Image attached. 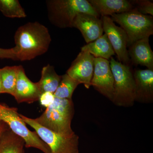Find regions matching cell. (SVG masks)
I'll list each match as a JSON object with an SVG mask.
<instances>
[{
  "label": "cell",
  "instance_id": "obj_1",
  "mask_svg": "<svg viewBox=\"0 0 153 153\" xmlns=\"http://www.w3.org/2000/svg\"><path fill=\"white\" fill-rule=\"evenodd\" d=\"M14 41L17 60L24 61L46 53L52 38L47 27L38 22H30L17 29Z\"/></svg>",
  "mask_w": 153,
  "mask_h": 153
},
{
  "label": "cell",
  "instance_id": "obj_2",
  "mask_svg": "<svg viewBox=\"0 0 153 153\" xmlns=\"http://www.w3.org/2000/svg\"><path fill=\"white\" fill-rule=\"evenodd\" d=\"M46 3L49 22L61 29L72 27L78 14L100 17L88 0H47Z\"/></svg>",
  "mask_w": 153,
  "mask_h": 153
},
{
  "label": "cell",
  "instance_id": "obj_3",
  "mask_svg": "<svg viewBox=\"0 0 153 153\" xmlns=\"http://www.w3.org/2000/svg\"><path fill=\"white\" fill-rule=\"evenodd\" d=\"M74 114L72 99L55 97L53 103L46 108L40 117L34 120L40 125L55 132L71 136L75 134L71 127Z\"/></svg>",
  "mask_w": 153,
  "mask_h": 153
},
{
  "label": "cell",
  "instance_id": "obj_4",
  "mask_svg": "<svg viewBox=\"0 0 153 153\" xmlns=\"http://www.w3.org/2000/svg\"><path fill=\"white\" fill-rule=\"evenodd\" d=\"M109 62L114 78L113 103L118 106H133L135 102V83L131 66L120 63L113 57Z\"/></svg>",
  "mask_w": 153,
  "mask_h": 153
},
{
  "label": "cell",
  "instance_id": "obj_5",
  "mask_svg": "<svg viewBox=\"0 0 153 153\" xmlns=\"http://www.w3.org/2000/svg\"><path fill=\"white\" fill-rule=\"evenodd\" d=\"M111 18L120 25L128 38L127 47L134 42L153 34V18L149 15L140 13L134 8L122 13L114 14Z\"/></svg>",
  "mask_w": 153,
  "mask_h": 153
},
{
  "label": "cell",
  "instance_id": "obj_6",
  "mask_svg": "<svg viewBox=\"0 0 153 153\" xmlns=\"http://www.w3.org/2000/svg\"><path fill=\"white\" fill-rule=\"evenodd\" d=\"M0 120L7 124L14 134L24 140L25 147L36 148L44 153H51L49 146L40 139L37 133L28 128L16 108L0 103Z\"/></svg>",
  "mask_w": 153,
  "mask_h": 153
},
{
  "label": "cell",
  "instance_id": "obj_7",
  "mask_svg": "<svg viewBox=\"0 0 153 153\" xmlns=\"http://www.w3.org/2000/svg\"><path fill=\"white\" fill-rule=\"evenodd\" d=\"M27 124L33 128L40 139L49 146L51 153H79V139L74 134L66 136L57 133L40 125L34 119L20 114Z\"/></svg>",
  "mask_w": 153,
  "mask_h": 153
},
{
  "label": "cell",
  "instance_id": "obj_8",
  "mask_svg": "<svg viewBox=\"0 0 153 153\" xmlns=\"http://www.w3.org/2000/svg\"><path fill=\"white\" fill-rule=\"evenodd\" d=\"M103 32L106 34L118 61L131 66L128 51V38L123 29L117 26L109 16H102Z\"/></svg>",
  "mask_w": 153,
  "mask_h": 153
},
{
  "label": "cell",
  "instance_id": "obj_9",
  "mask_svg": "<svg viewBox=\"0 0 153 153\" xmlns=\"http://www.w3.org/2000/svg\"><path fill=\"white\" fill-rule=\"evenodd\" d=\"M91 85L100 93L112 102L114 94V78L109 60L94 57Z\"/></svg>",
  "mask_w": 153,
  "mask_h": 153
},
{
  "label": "cell",
  "instance_id": "obj_10",
  "mask_svg": "<svg viewBox=\"0 0 153 153\" xmlns=\"http://www.w3.org/2000/svg\"><path fill=\"white\" fill-rule=\"evenodd\" d=\"M94 57L88 52L81 51L66 71V74L88 89L91 86L94 69Z\"/></svg>",
  "mask_w": 153,
  "mask_h": 153
},
{
  "label": "cell",
  "instance_id": "obj_11",
  "mask_svg": "<svg viewBox=\"0 0 153 153\" xmlns=\"http://www.w3.org/2000/svg\"><path fill=\"white\" fill-rule=\"evenodd\" d=\"M41 94L38 82L30 80L26 75L25 69L19 66L18 79L13 97L17 102L33 103L38 101Z\"/></svg>",
  "mask_w": 153,
  "mask_h": 153
},
{
  "label": "cell",
  "instance_id": "obj_12",
  "mask_svg": "<svg viewBox=\"0 0 153 153\" xmlns=\"http://www.w3.org/2000/svg\"><path fill=\"white\" fill-rule=\"evenodd\" d=\"M72 27L81 32L87 44L95 41L104 33L101 19L88 14H78L73 22Z\"/></svg>",
  "mask_w": 153,
  "mask_h": 153
},
{
  "label": "cell",
  "instance_id": "obj_13",
  "mask_svg": "<svg viewBox=\"0 0 153 153\" xmlns=\"http://www.w3.org/2000/svg\"><path fill=\"white\" fill-rule=\"evenodd\" d=\"M135 83V102L151 103L153 102V70L135 69L133 71Z\"/></svg>",
  "mask_w": 153,
  "mask_h": 153
},
{
  "label": "cell",
  "instance_id": "obj_14",
  "mask_svg": "<svg viewBox=\"0 0 153 153\" xmlns=\"http://www.w3.org/2000/svg\"><path fill=\"white\" fill-rule=\"evenodd\" d=\"M131 65L146 66L153 70V52L149 43V38L140 39L128 47Z\"/></svg>",
  "mask_w": 153,
  "mask_h": 153
},
{
  "label": "cell",
  "instance_id": "obj_15",
  "mask_svg": "<svg viewBox=\"0 0 153 153\" xmlns=\"http://www.w3.org/2000/svg\"><path fill=\"white\" fill-rule=\"evenodd\" d=\"M100 16H109L122 13L134 8L130 1L127 0H88Z\"/></svg>",
  "mask_w": 153,
  "mask_h": 153
},
{
  "label": "cell",
  "instance_id": "obj_16",
  "mask_svg": "<svg viewBox=\"0 0 153 153\" xmlns=\"http://www.w3.org/2000/svg\"><path fill=\"white\" fill-rule=\"evenodd\" d=\"M81 51L88 52L95 58L108 60L115 55L106 34L102 35L95 41L87 44L81 48Z\"/></svg>",
  "mask_w": 153,
  "mask_h": 153
},
{
  "label": "cell",
  "instance_id": "obj_17",
  "mask_svg": "<svg viewBox=\"0 0 153 153\" xmlns=\"http://www.w3.org/2000/svg\"><path fill=\"white\" fill-rule=\"evenodd\" d=\"M62 76L58 75L54 66L48 64L42 68L41 77L38 82L41 93L50 92L54 94L61 81Z\"/></svg>",
  "mask_w": 153,
  "mask_h": 153
},
{
  "label": "cell",
  "instance_id": "obj_18",
  "mask_svg": "<svg viewBox=\"0 0 153 153\" xmlns=\"http://www.w3.org/2000/svg\"><path fill=\"white\" fill-rule=\"evenodd\" d=\"M24 140L9 128L3 134L0 142V153H23Z\"/></svg>",
  "mask_w": 153,
  "mask_h": 153
},
{
  "label": "cell",
  "instance_id": "obj_19",
  "mask_svg": "<svg viewBox=\"0 0 153 153\" xmlns=\"http://www.w3.org/2000/svg\"><path fill=\"white\" fill-rule=\"evenodd\" d=\"M19 69V66H7L0 68L3 94H8L13 96Z\"/></svg>",
  "mask_w": 153,
  "mask_h": 153
},
{
  "label": "cell",
  "instance_id": "obj_20",
  "mask_svg": "<svg viewBox=\"0 0 153 153\" xmlns=\"http://www.w3.org/2000/svg\"><path fill=\"white\" fill-rule=\"evenodd\" d=\"M79 84V82L66 73L62 75L61 81L54 93V95L58 98L72 99L74 90Z\"/></svg>",
  "mask_w": 153,
  "mask_h": 153
},
{
  "label": "cell",
  "instance_id": "obj_21",
  "mask_svg": "<svg viewBox=\"0 0 153 153\" xmlns=\"http://www.w3.org/2000/svg\"><path fill=\"white\" fill-rule=\"evenodd\" d=\"M0 11L10 18H25L27 15L18 0H0Z\"/></svg>",
  "mask_w": 153,
  "mask_h": 153
},
{
  "label": "cell",
  "instance_id": "obj_22",
  "mask_svg": "<svg viewBox=\"0 0 153 153\" xmlns=\"http://www.w3.org/2000/svg\"><path fill=\"white\" fill-rule=\"evenodd\" d=\"M134 8L143 15L153 16V1L149 0H134L130 1Z\"/></svg>",
  "mask_w": 153,
  "mask_h": 153
},
{
  "label": "cell",
  "instance_id": "obj_23",
  "mask_svg": "<svg viewBox=\"0 0 153 153\" xmlns=\"http://www.w3.org/2000/svg\"><path fill=\"white\" fill-rule=\"evenodd\" d=\"M54 94L50 92H45L41 94L38 101L42 106L47 108L53 103L55 99Z\"/></svg>",
  "mask_w": 153,
  "mask_h": 153
},
{
  "label": "cell",
  "instance_id": "obj_24",
  "mask_svg": "<svg viewBox=\"0 0 153 153\" xmlns=\"http://www.w3.org/2000/svg\"><path fill=\"white\" fill-rule=\"evenodd\" d=\"M0 58H6L17 60L16 50L15 47L10 49L0 48Z\"/></svg>",
  "mask_w": 153,
  "mask_h": 153
},
{
  "label": "cell",
  "instance_id": "obj_25",
  "mask_svg": "<svg viewBox=\"0 0 153 153\" xmlns=\"http://www.w3.org/2000/svg\"><path fill=\"white\" fill-rule=\"evenodd\" d=\"M8 126L3 121L0 120V142L4 133L8 129Z\"/></svg>",
  "mask_w": 153,
  "mask_h": 153
},
{
  "label": "cell",
  "instance_id": "obj_26",
  "mask_svg": "<svg viewBox=\"0 0 153 153\" xmlns=\"http://www.w3.org/2000/svg\"><path fill=\"white\" fill-rule=\"evenodd\" d=\"M3 94L2 86L1 80L0 76V94Z\"/></svg>",
  "mask_w": 153,
  "mask_h": 153
},
{
  "label": "cell",
  "instance_id": "obj_27",
  "mask_svg": "<svg viewBox=\"0 0 153 153\" xmlns=\"http://www.w3.org/2000/svg\"><path fill=\"white\" fill-rule=\"evenodd\" d=\"M23 153H25V151H24V152H23Z\"/></svg>",
  "mask_w": 153,
  "mask_h": 153
}]
</instances>
